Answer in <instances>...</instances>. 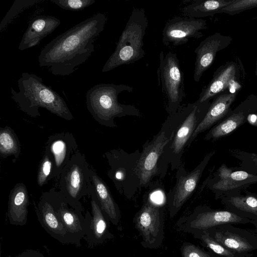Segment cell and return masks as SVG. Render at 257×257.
<instances>
[{
	"label": "cell",
	"instance_id": "1",
	"mask_svg": "<svg viewBox=\"0 0 257 257\" xmlns=\"http://www.w3.org/2000/svg\"><path fill=\"white\" fill-rule=\"evenodd\" d=\"M106 21L105 15L98 13L57 36L41 51L39 66L49 67L55 76L73 73L94 52V42Z\"/></svg>",
	"mask_w": 257,
	"mask_h": 257
},
{
	"label": "cell",
	"instance_id": "2",
	"mask_svg": "<svg viewBox=\"0 0 257 257\" xmlns=\"http://www.w3.org/2000/svg\"><path fill=\"white\" fill-rule=\"evenodd\" d=\"M18 85L19 91L11 88L12 98L20 110L28 115L33 117L40 116L39 108L42 107L66 120L73 118L63 98L44 84L41 77L23 72L18 80Z\"/></svg>",
	"mask_w": 257,
	"mask_h": 257
},
{
	"label": "cell",
	"instance_id": "3",
	"mask_svg": "<svg viewBox=\"0 0 257 257\" xmlns=\"http://www.w3.org/2000/svg\"><path fill=\"white\" fill-rule=\"evenodd\" d=\"M134 88L126 84L100 83L89 89L86 93L87 109L99 124L110 127L117 125L115 117L126 116L141 117L140 110L132 104L118 102V95L123 92H131Z\"/></svg>",
	"mask_w": 257,
	"mask_h": 257
},
{
	"label": "cell",
	"instance_id": "4",
	"mask_svg": "<svg viewBox=\"0 0 257 257\" xmlns=\"http://www.w3.org/2000/svg\"><path fill=\"white\" fill-rule=\"evenodd\" d=\"M191 106L192 103L181 104L176 112L169 114L159 132L143 145L137 166L141 189L150 186L153 179L158 176L160 158Z\"/></svg>",
	"mask_w": 257,
	"mask_h": 257
},
{
	"label": "cell",
	"instance_id": "5",
	"mask_svg": "<svg viewBox=\"0 0 257 257\" xmlns=\"http://www.w3.org/2000/svg\"><path fill=\"white\" fill-rule=\"evenodd\" d=\"M148 26V20L145 11L134 8L116 43L114 51L102 68V72L134 63L144 57V38Z\"/></svg>",
	"mask_w": 257,
	"mask_h": 257
},
{
	"label": "cell",
	"instance_id": "6",
	"mask_svg": "<svg viewBox=\"0 0 257 257\" xmlns=\"http://www.w3.org/2000/svg\"><path fill=\"white\" fill-rule=\"evenodd\" d=\"M210 100L203 102L198 100L192 103L187 115L164 150L158 163V176L164 178L170 165L172 171L177 170L182 163V157L194 132L205 117Z\"/></svg>",
	"mask_w": 257,
	"mask_h": 257
},
{
	"label": "cell",
	"instance_id": "7",
	"mask_svg": "<svg viewBox=\"0 0 257 257\" xmlns=\"http://www.w3.org/2000/svg\"><path fill=\"white\" fill-rule=\"evenodd\" d=\"M91 173L84 155L76 152L59 176L57 194L71 207L83 211L80 199L94 190Z\"/></svg>",
	"mask_w": 257,
	"mask_h": 257
},
{
	"label": "cell",
	"instance_id": "8",
	"mask_svg": "<svg viewBox=\"0 0 257 257\" xmlns=\"http://www.w3.org/2000/svg\"><path fill=\"white\" fill-rule=\"evenodd\" d=\"M141 154L139 150L128 153L122 149H113L105 154L109 167L108 176L117 191L128 199L141 190L137 172Z\"/></svg>",
	"mask_w": 257,
	"mask_h": 257
},
{
	"label": "cell",
	"instance_id": "9",
	"mask_svg": "<svg viewBox=\"0 0 257 257\" xmlns=\"http://www.w3.org/2000/svg\"><path fill=\"white\" fill-rule=\"evenodd\" d=\"M158 85L169 114L177 111L185 97L184 74L176 53L161 51L157 71Z\"/></svg>",
	"mask_w": 257,
	"mask_h": 257
},
{
	"label": "cell",
	"instance_id": "10",
	"mask_svg": "<svg viewBox=\"0 0 257 257\" xmlns=\"http://www.w3.org/2000/svg\"><path fill=\"white\" fill-rule=\"evenodd\" d=\"M134 220L142 238L141 244L144 247L154 249L161 246L164 237L163 205L145 194L142 206L135 215Z\"/></svg>",
	"mask_w": 257,
	"mask_h": 257
},
{
	"label": "cell",
	"instance_id": "11",
	"mask_svg": "<svg viewBox=\"0 0 257 257\" xmlns=\"http://www.w3.org/2000/svg\"><path fill=\"white\" fill-rule=\"evenodd\" d=\"M215 153L213 150L207 154L199 164L190 172L185 169L183 163L176 170V183L166 195V203L170 217L173 218L177 214L192 195L204 169Z\"/></svg>",
	"mask_w": 257,
	"mask_h": 257
},
{
	"label": "cell",
	"instance_id": "12",
	"mask_svg": "<svg viewBox=\"0 0 257 257\" xmlns=\"http://www.w3.org/2000/svg\"><path fill=\"white\" fill-rule=\"evenodd\" d=\"M212 76L199 95L201 102L211 100L231 87L238 91L245 81V72L242 61L235 57L220 66Z\"/></svg>",
	"mask_w": 257,
	"mask_h": 257
},
{
	"label": "cell",
	"instance_id": "13",
	"mask_svg": "<svg viewBox=\"0 0 257 257\" xmlns=\"http://www.w3.org/2000/svg\"><path fill=\"white\" fill-rule=\"evenodd\" d=\"M206 20L176 16L166 23L162 31V42L166 46H178L190 39L203 36L202 30L207 29Z\"/></svg>",
	"mask_w": 257,
	"mask_h": 257
},
{
	"label": "cell",
	"instance_id": "14",
	"mask_svg": "<svg viewBox=\"0 0 257 257\" xmlns=\"http://www.w3.org/2000/svg\"><path fill=\"white\" fill-rule=\"evenodd\" d=\"M91 194L90 201L91 213L88 210L84 215V233L83 238L89 248L102 245L108 240L113 238L109 230V220L101 209L96 198Z\"/></svg>",
	"mask_w": 257,
	"mask_h": 257
},
{
	"label": "cell",
	"instance_id": "15",
	"mask_svg": "<svg viewBox=\"0 0 257 257\" xmlns=\"http://www.w3.org/2000/svg\"><path fill=\"white\" fill-rule=\"evenodd\" d=\"M257 112V95L251 94L233 110H230L219 123L212 127L204 137L205 140H215L226 136L247 121V116Z\"/></svg>",
	"mask_w": 257,
	"mask_h": 257
},
{
	"label": "cell",
	"instance_id": "16",
	"mask_svg": "<svg viewBox=\"0 0 257 257\" xmlns=\"http://www.w3.org/2000/svg\"><path fill=\"white\" fill-rule=\"evenodd\" d=\"M77 145L69 133L51 136L47 142L45 152L50 156L53 166L49 179L59 177L72 156L77 152Z\"/></svg>",
	"mask_w": 257,
	"mask_h": 257
},
{
	"label": "cell",
	"instance_id": "17",
	"mask_svg": "<svg viewBox=\"0 0 257 257\" xmlns=\"http://www.w3.org/2000/svg\"><path fill=\"white\" fill-rule=\"evenodd\" d=\"M249 220L227 211L205 210L198 207L185 220L184 229L189 232L205 230L227 223H246Z\"/></svg>",
	"mask_w": 257,
	"mask_h": 257
},
{
	"label": "cell",
	"instance_id": "18",
	"mask_svg": "<svg viewBox=\"0 0 257 257\" xmlns=\"http://www.w3.org/2000/svg\"><path fill=\"white\" fill-rule=\"evenodd\" d=\"M232 38L219 32L206 37L195 49L196 59L194 70V80L198 82L203 74L211 66L217 53L227 47Z\"/></svg>",
	"mask_w": 257,
	"mask_h": 257
},
{
	"label": "cell",
	"instance_id": "19",
	"mask_svg": "<svg viewBox=\"0 0 257 257\" xmlns=\"http://www.w3.org/2000/svg\"><path fill=\"white\" fill-rule=\"evenodd\" d=\"M35 209L39 222L51 237L63 244H71L65 228L57 217L55 196L43 195L38 205H35Z\"/></svg>",
	"mask_w": 257,
	"mask_h": 257
},
{
	"label": "cell",
	"instance_id": "20",
	"mask_svg": "<svg viewBox=\"0 0 257 257\" xmlns=\"http://www.w3.org/2000/svg\"><path fill=\"white\" fill-rule=\"evenodd\" d=\"M55 198V211L68 234L71 244L81 246V240L85 236L84 216L81 210L75 209L64 202L57 194Z\"/></svg>",
	"mask_w": 257,
	"mask_h": 257
},
{
	"label": "cell",
	"instance_id": "21",
	"mask_svg": "<svg viewBox=\"0 0 257 257\" xmlns=\"http://www.w3.org/2000/svg\"><path fill=\"white\" fill-rule=\"evenodd\" d=\"M257 182V174L244 170H233L222 164L214 178L208 182V187L215 193L235 190Z\"/></svg>",
	"mask_w": 257,
	"mask_h": 257
},
{
	"label": "cell",
	"instance_id": "22",
	"mask_svg": "<svg viewBox=\"0 0 257 257\" xmlns=\"http://www.w3.org/2000/svg\"><path fill=\"white\" fill-rule=\"evenodd\" d=\"M237 93L238 92L225 91L212 99L205 117L192 135L187 147L190 146L199 134L215 125L225 118L231 110V105Z\"/></svg>",
	"mask_w": 257,
	"mask_h": 257
},
{
	"label": "cell",
	"instance_id": "23",
	"mask_svg": "<svg viewBox=\"0 0 257 257\" xmlns=\"http://www.w3.org/2000/svg\"><path fill=\"white\" fill-rule=\"evenodd\" d=\"M61 24V21L54 16H38L29 23L19 44V50H24L38 45L41 41L52 33Z\"/></svg>",
	"mask_w": 257,
	"mask_h": 257
},
{
	"label": "cell",
	"instance_id": "24",
	"mask_svg": "<svg viewBox=\"0 0 257 257\" xmlns=\"http://www.w3.org/2000/svg\"><path fill=\"white\" fill-rule=\"evenodd\" d=\"M29 197L24 184H17L11 191L7 216L10 223L17 226L26 224L28 219Z\"/></svg>",
	"mask_w": 257,
	"mask_h": 257
},
{
	"label": "cell",
	"instance_id": "25",
	"mask_svg": "<svg viewBox=\"0 0 257 257\" xmlns=\"http://www.w3.org/2000/svg\"><path fill=\"white\" fill-rule=\"evenodd\" d=\"M91 177L96 198L109 221L117 225L120 217V210L103 181L91 170Z\"/></svg>",
	"mask_w": 257,
	"mask_h": 257
},
{
	"label": "cell",
	"instance_id": "26",
	"mask_svg": "<svg viewBox=\"0 0 257 257\" xmlns=\"http://www.w3.org/2000/svg\"><path fill=\"white\" fill-rule=\"evenodd\" d=\"M234 0H195L182 9L183 16L202 19L221 13L223 8L230 5Z\"/></svg>",
	"mask_w": 257,
	"mask_h": 257
},
{
	"label": "cell",
	"instance_id": "27",
	"mask_svg": "<svg viewBox=\"0 0 257 257\" xmlns=\"http://www.w3.org/2000/svg\"><path fill=\"white\" fill-rule=\"evenodd\" d=\"M226 248L239 253L253 250V246L245 238L229 232L216 231L212 237Z\"/></svg>",
	"mask_w": 257,
	"mask_h": 257
},
{
	"label": "cell",
	"instance_id": "28",
	"mask_svg": "<svg viewBox=\"0 0 257 257\" xmlns=\"http://www.w3.org/2000/svg\"><path fill=\"white\" fill-rule=\"evenodd\" d=\"M21 153V145L13 130L9 126L1 128L0 131V155L6 158L14 155L17 159Z\"/></svg>",
	"mask_w": 257,
	"mask_h": 257
},
{
	"label": "cell",
	"instance_id": "29",
	"mask_svg": "<svg viewBox=\"0 0 257 257\" xmlns=\"http://www.w3.org/2000/svg\"><path fill=\"white\" fill-rule=\"evenodd\" d=\"M196 238L200 239L204 244L220 257H237L235 252L226 248L216 241L207 230L192 232Z\"/></svg>",
	"mask_w": 257,
	"mask_h": 257
},
{
	"label": "cell",
	"instance_id": "30",
	"mask_svg": "<svg viewBox=\"0 0 257 257\" xmlns=\"http://www.w3.org/2000/svg\"><path fill=\"white\" fill-rule=\"evenodd\" d=\"M231 154L239 161V168L249 173L257 174V153L233 150Z\"/></svg>",
	"mask_w": 257,
	"mask_h": 257
},
{
	"label": "cell",
	"instance_id": "31",
	"mask_svg": "<svg viewBox=\"0 0 257 257\" xmlns=\"http://www.w3.org/2000/svg\"><path fill=\"white\" fill-rule=\"evenodd\" d=\"M44 0H15L0 24V32L23 10Z\"/></svg>",
	"mask_w": 257,
	"mask_h": 257
},
{
	"label": "cell",
	"instance_id": "32",
	"mask_svg": "<svg viewBox=\"0 0 257 257\" xmlns=\"http://www.w3.org/2000/svg\"><path fill=\"white\" fill-rule=\"evenodd\" d=\"M229 203L238 209L257 215V198L253 196H233Z\"/></svg>",
	"mask_w": 257,
	"mask_h": 257
},
{
	"label": "cell",
	"instance_id": "33",
	"mask_svg": "<svg viewBox=\"0 0 257 257\" xmlns=\"http://www.w3.org/2000/svg\"><path fill=\"white\" fill-rule=\"evenodd\" d=\"M254 8H257V0H234L223 9L221 13L232 16Z\"/></svg>",
	"mask_w": 257,
	"mask_h": 257
},
{
	"label": "cell",
	"instance_id": "34",
	"mask_svg": "<svg viewBox=\"0 0 257 257\" xmlns=\"http://www.w3.org/2000/svg\"><path fill=\"white\" fill-rule=\"evenodd\" d=\"M53 166V162L48 153L45 152L38 169L37 181L40 187L43 186L48 180Z\"/></svg>",
	"mask_w": 257,
	"mask_h": 257
},
{
	"label": "cell",
	"instance_id": "35",
	"mask_svg": "<svg viewBox=\"0 0 257 257\" xmlns=\"http://www.w3.org/2000/svg\"><path fill=\"white\" fill-rule=\"evenodd\" d=\"M61 8L70 11H80L92 5L95 1L94 0H51Z\"/></svg>",
	"mask_w": 257,
	"mask_h": 257
},
{
	"label": "cell",
	"instance_id": "36",
	"mask_svg": "<svg viewBox=\"0 0 257 257\" xmlns=\"http://www.w3.org/2000/svg\"><path fill=\"white\" fill-rule=\"evenodd\" d=\"M180 250L182 257H214L200 247L188 242L184 243Z\"/></svg>",
	"mask_w": 257,
	"mask_h": 257
},
{
	"label": "cell",
	"instance_id": "37",
	"mask_svg": "<svg viewBox=\"0 0 257 257\" xmlns=\"http://www.w3.org/2000/svg\"><path fill=\"white\" fill-rule=\"evenodd\" d=\"M16 257H45L40 251L33 249H28L19 253Z\"/></svg>",
	"mask_w": 257,
	"mask_h": 257
},
{
	"label": "cell",
	"instance_id": "38",
	"mask_svg": "<svg viewBox=\"0 0 257 257\" xmlns=\"http://www.w3.org/2000/svg\"><path fill=\"white\" fill-rule=\"evenodd\" d=\"M247 121L251 125L257 126V112L250 114L247 116Z\"/></svg>",
	"mask_w": 257,
	"mask_h": 257
},
{
	"label": "cell",
	"instance_id": "39",
	"mask_svg": "<svg viewBox=\"0 0 257 257\" xmlns=\"http://www.w3.org/2000/svg\"><path fill=\"white\" fill-rule=\"evenodd\" d=\"M255 74L257 78V59H256L255 61Z\"/></svg>",
	"mask_w": 257,
	"mask_h": 257
}]
</instances>
